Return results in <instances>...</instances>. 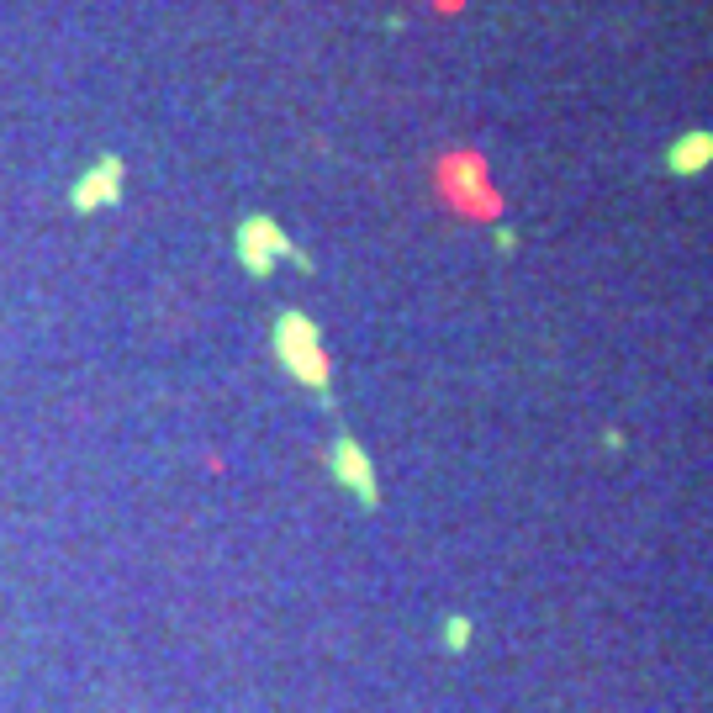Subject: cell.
<instances>
[{
    "label": "cell",
    "mask_w": 713,
    "mask_h": 713,
    "mask_svg": "<svg viewBox=\"0 0 713 713\" xmlns=\"http://www.w3.org/2000/svg\"><path fill=\"white\" fill-rule=\"evenodd\" d=\"M275 354L302 386L312 391H328V354H323V339H317L312 317L302 312H280L275 317Z\"/></svg>",
    "instance_id": "1"
},
{
    "label": "cell",
    "mask_w": 713,
    "mask_h": 713,
    "mask_svg": "<svg viewBox=\"0 0 713 713\" xmlns=\"http://www.w3.org/2000/svg\"><path fill=\"white\" fill-rule=\"evenodd\" d=\"M238 259H243L254 275H270L275 259H296V265H307V254L296 249V243L280 233L270 217H249V222L238 228Z\"/></svg>",
    "instance_id": "2"
},
{
    "label": "cell",
    "mask_w": 713,
    "mask_h": 713,
    "mask_svg": "<svg viewBox=\"0 0 713 713\" xmlns=\"http://www.w3.org/2000/svg\"><path fill=\"white\" fill-rule=\"evenodd\" d=\"M444 191L460 212H497V196L486 191V170L481 159H449L444 164Z\"/></svg>",
    "instance_id": "3"
},
{
    "label": "cell",
    "mask_w": 713,
    "mask_h": 713,
    "mask_svg": "<svg viewBox=\"0 0 713 713\" xmlns=\"http://www.w3.org/2000/svg\"><path fill=\"white\" fill-rule=\"evenodd\" d=\"M333 476H339L354 497H360V508H375V476H370V460H365V449L354 444V439H339L333 444Z\"/></svg>",
    "instance_id": "4"
},
{
    "label": "cell",
    "mask_w": 713,
    "mask_h": 713,
    "mask_svg": "<svg viewBox=\"0 0 713 713\" xmlns=\"http://www.w3.org/2000/svg\"><path fill=\"white\" fill-rule=\"evenodd\" d=\"M117 196H122V164L117 159H101L96 170L74 185V206H80V212H101V206H111Z\"/></svg>",
    "instance_id": "5"
},
{
    "label": "cell",
    "mask_w": 713,
    "mask_h": 713,
    "mask_svg": "<svg viewBox=\"0 0 713 713\" xmlns=\"http://www.w3.org/2000/svg\"><path fill=\"white\" fill-rule=\"evenodd\" d=\"M708 164H713V133H708V127L682 133L677 143H671V154H666V170L671 175H703Z\"/></svg>",
    "instance_id": "6"
},
{
    "label": "cell",
    "mask_w": 713,
    "mask_h": 713,
    "mask_svg": "<svg viewBox=\"0 0 713 713\" xmlns=\"http://www.w3.org/2000/svg\"><path fill=\"white\" fill-rule=\"evenodd\" d=\"M465 640H471V624H465V618H455V624H449V645H465Z\"/></svg>",
    "instance_id": "7"
}]
</instances>
